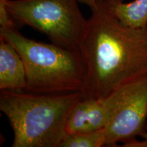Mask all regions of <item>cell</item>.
Segmentation results:
<instances>
[{
  "label": "cell",
  "instance_id": "6da1fadb",
  "mask_svg": "<svg viewBox=\"0 0 147 147\" xmlns=\"http://www.w3.org/2000/svg\"><path fill=\"white\" fill-rule=\"evenodd\" d=\"M78 44L84 65V99L102 100L147 76V26L121 23L97 0Z\"/></svg>",
  "mask_w": 147,
  "mask_h": 147
},
{
  "label": "cell",
  "instance_id": "7a4b0ae2",
  "mask_svg": "<svg viewBox=\"0 0 147 147\" xmlns=\"http://www.w3.org/2000/svg\"><path fill=\"white\" fill-rule=\"evenodd\" d=\"M82 92L42 94L1 91L0 110L13 130L12 147H60L69 112Z\"/></svg>",
  "mask_w": 147,
  "mask_h": 147
},
{
  "label": "cell",
  "instance_id": "3957f363",
  "mask_svg": "<svg viewBox=\"0 0 147 147\" xmlns=\"http://www.w3.org/2000/svg\"><path fill=\"white\" fill-rule=\"evenodd\" d=\"M0 37L13 46L23 61L25 91L58 94L82 91L84 65L78 49L29 39L16 27H0Z\"/></svg>",
  "mask_w": 147,
  "mask_h": 147
},
{
  "label": "cell",
  "instance_id": "277c9868",
  "mask_svg": "<svg viewBox=\"0 0 147 147\" xmlns=\"http://www.w3.org/2000/svg\"><path fill=\"white\" fill-rule=\"evenodd\" d=\"M16 25H26L51 42L71 49L78 44L87 25L78 0H3Z\"/></svg>",
  "mask_w": 147,
  "mask_h": 147
},
{
  "label": "cell",
  "instance_id": "5b68a950",
  "mask_svg": "<svg viewBox=\"0 0 147 147\" xmlns=\"http://www.w3.org/2000/svg\"><path fill=\"white\" fill-rule=\"evenodd\" d=\"M110 120L104 128L106 146H127L147 132V76L117 89L107 97Z\"/></svg>",
  "mask_w": 147,
  "mask_h": 147
},
{
  "label": "cell",
  "instance_id": "8992f818",
  "mask_svg": "<svg viewBox=\"0 0 147 147\" xmlns=\"http://www.w3.org/2000/svg\"><path fill=\"white\" fill-rule=\"evenodd\" d=\"M108 99L82 98L69 112L66 121V134L86 133L104 129L110 118Z\"/></svg>",
  "mask_w": 147,
  "mask_h": 147
},
{
  "label": "cell",
  "instance_id": "52a82bcc",
  "mask_svg": "<svg viewBox=\"0 0 147 147\" xmlns=\"http://www.w3.org/2000/svg\"><path fill=\"white\" fill-rule=\"evenodd\" d=\"M26 71L21 57L13 46L0 37V90L25 91Z\"/></svg>",
  "mask_w": 147,
  "mask_h": 147
},
{
  "label": "cell",
  "instance_id": "ba28073f",
  "mask_svg": "<svg viewBox=\"0 0 147 147\" xmlns=\"http://www.w3.org/2000/svg\"><path fill=\"white\" fill-rule=\"evenodd\" d=\"M112 14L127 26L142 28L147 26V0H134L125 3L123 0H104Z\"/></svg>",
  "mask_w": 147,
  "mask_h": 147
},
{
  "label": "cell",
  "instance_id": "9c48e42d",
  "mask_svg": "<svg viewBox=\"0 0 147 147\" xmlns=\"http://www.w3.org/2000/svg\"><path fill=\"white\" fill-rule=\"evenodd\" d=\"M106 146L104 129L97 131L66 134L60 147H101Z\"/></svg>",
  "mask_w": 147,
  "mask_h": 147
},
{
  "label": "cell",
  "instance_id": "30bf717a",
  "mask_svg": "<svg viewBox=\"0 0 147 147\" xmlns=\"http://www.w3.org/2000/svg\"><path fill=\"white\" fill-rule=\"evenodd\" d=\"M16 24L9 14L3 0H0V27H16Z\"/></svg>",
  "mask_w": 147,
  "mask_h": 147
},
{
  "label": "cell",
  "instance_id": "8fae6325",
  "mask_svg": "<svg viewBox=\"0 0 147 147\" xmlns=\"http://www.w3.org/2000/svg\"><path fill=\"white\" fill-rule=\"evenodd\" d=\"M78 1L79 3L87 5L90 10L94 8L97 3V0H78Z\"/></svg>",
  "mask_w": 147,
  "mask_h": 147
},
{
  "label": "cell",
  "instance_id": "7c38bea8",
  "mask_svg": "<svg viewBox=\"0 0 147 147\" xmlns=\"http://www.w3.org/2000/svg\"><path fill=\"white\" fill-rule=\"evenodd\" d=\"M142 138H144V139H145V140H147V132H146V134H144V136H143Z\"/></svg>",
  "mask_w": 147,
  "mask_h": 147
}]
</instances>
